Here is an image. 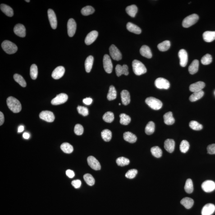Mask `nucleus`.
<instances>
[{"label":"nucleus","mask_w":215,"mask_h":215,"mask_svg":"<svg viewBox=\"0 0 215 215\" xmlns=\"http://www.w3.org/2000/svg\"><path fill=\"white\" fill-rule=\"evenodd\" d=\"M87 162L90 167L93 169L98 171L101 169L100 163L95 157L92 156H89L87 158Z\"/></svg>","instance_id":"13"},{"label":"nucleus","mask_w":215,"mask_h":215,"mask_svg":"<svg viewBox=\"0 0 215 215\" xmlns=\"http://www.w3.org/2000/svg\"><path fill=\"white\" fill-rule=\"evenodd\" d=\"M132 67L134 73L137 75H141L147 72L145 66L141 61L134 60L132 62Z\"/></svg>","instance_id":"2"},{"label":"nucleus","mask_w":215,"mask_h":215,"mask_svg":"<svg viewBox=\"0 0 215 215\" xmlns=\"http://www.w3.org/2000/svg\"><path fill=\"white\" fill-rule=\"evenodd\" d=\"M115 71L117 76L120 77L122 75H124V70L122 66L120 65H117L116 67Z\"/></svg>","instance_id":"54"},{"label":"nucleus","mask_w":215,"mask_h":215,"mask_svg":"<svg viewBox=\"0 0 215 215\" xmlns=\"http://www.w3.org/2000/svg\"><path fill=\"white\" fill-rule=\"evenodd\" d=\"M164 148L169 153H172L175 148V142L173 139H168L166 140L164 143Z\"/></svg>","instance_id":"21"},{"label":"nucleus","mask_w":215,"mask_h":215,"mask_svg":"<svg viewBox=\"0 0 215 215\" xmlns=\"http://www.w3.org/2000/svg\"><path fill=\"white\" fill-rule=\"evenodd\" d=\"M6 103L9 108L14 113H19L21 111V103L16 98L12 97H9L6 100Z\"/></svg>","instance_id":"1"},{"label":"nucleus","mask_w":215,"mask_h":215,"mask_svg":"<svg viewBox=\"0 0 215 215\" xmlns=\"http://www.w3.org/2000/svg\"><path fill=\"white\" fill-rule=\"evenodd\" d=\"M163 118L165 123L166 125H171L175 123V120L172 116V112H169L165 114L163 116Z\"/></svg>","instance_id":"27"},{"label":"nucleus","mask_w":215,"mask_h":215,"mask_svg":"<svg viewBox=\"0 0 215 215\" xmlns=\"http://www.w3.org/2000/svg\"><path fill=\"white\" fill-rule=\"evenodd\" d=\"M189 126L194 130L199 131L203 128V125L196 121H192L189 123Z\"/></svg>","instance_id":"49"},{"label":"nucleus","mask_w":215,"mask_h":215,"mask_svg":"<svg viewBox=\"0 0 215 215\" xmlns=\"http://www.w3.org/2000/svg\"><path fill=\"white\" fill-rule=\"evenodd\" d=\"M126 28L129 31L135 34H139L142 32L141 29L139 27L131 22L128 23L127 24Z\"/></svg>","instance_id":"22"},{"label":"nucleus","mask_w":215,"mask_h":215,"mask_svg":"<svg viewBox=\"0 0 215 215\" xmlns=\"http://www.w3.org/2000/svg\"><path fill=\"white\" fill-rule=\"evenodd\" d=\"M207 151L208 154H215V144L210 145L207 147Z\"/></svg>","instance_id":"55"},{"label":"nucleus","mask_w":215,"mask_h":215,"mask_svg":"<svg viewBox=\"0 0 215 215\" xmlns=\"http://www.w3.org/2000/svg\"><path fill=\"white\" fill-rule=\"evenodd\" d=\"M101 136L102 139L104 141L109 142L112 139V132L108 129H105L102 131Z\"/></svg>","instance_id":"37"},{"label":"nucleus","mask_w":215,"mask_h":215,"mask_svg":"<svg viewBox=\"0 0 215 215\" xmlns=\"http://www.w3.org/2000/svg\"><path fill=\"white\" fill-rule=\"evenodd\" d=\"M171 46V43L169 40L165 41L158 45V49L161 52H165L168 50Z\"/></svg>","instance_id":"35"},{"label":"nucleus","mask_w":215,"mask_h":215,"mask_svg":"<svg viewBox=\"0 0 215 215\" xmlns=\"http://www.w3.org/2000/svg\"><path fill=\"white\" fill-rule=\"evenodd\" d=\"M119 105H121V104H120V103H119Z\"/></svg>","instance_id":"64"},{"label":"nucleus","mask_w":215,"mask_h":215,"mask_svg":"<svg viewBox=\"0 0 215 215\" xmlns=\"http://www.w3.org/2000/svg\"><path fill=\"white\" fill-rule=\"evenodd\" d=\"M179 57L180 59V66L182 67L186 66L188 61V54L184 49H180L179 52Z\"/></svg>","instance_id":"14"},{"label":"nucleus","mask_w":215,"mask_h":215,"mask_svg":"<svg viewBox=\"0 0 215 215\" xmlns=\"http://www.w3.org/2000/svg\"><path fill=\"white\" fill-rule=\"evenodd\" d=\"M117 97V92L116 89L113 85L110 87L108 94L107 96V99L109 101H112L116 99Z\"/></svg>","instance_id":"33"},{"label":"nucleus","mask_w":215,"mask_h":215,"mask_svg":"<svg viewBox=\"0 0 215 215\" xmlns=\"http://www.w3.org/2000/svg\"><path fill=\"white\" fill-rule=\"evenodd\" d=\"M94 9L91 6H87L82 9L81 12L84 16H88L93 14L94 12Z\"/></svg>","instance_id":"42"},{"label":"nucleus","mask_w":215,"mask_h":215,"mask_svg":"<svg viewBox=\"0 0 215 215\" xmlns=\"http://www.w3.org/2000/svg\"><path fill=\"white\" fill-rule=\"evenodd\" d=\"M121 102L125 105H127L130 102V93L127 90H123L121 93Z\"/></svg>","instance_id":"23"},{"label":"nucleus","mask_w":215,"mask_h":215,"mask_svg":"<svg viewBox=\"0 0 215 215\" xmlns=\"http://www.w3.org/2000/svg\"><path fill=\"white\" fill-rule=\"evenodd\" d=\"M138 7L135 5H133L128 6L125 9L127 13L131 17H134L138 12Z\"/></svg>","instance_id":"32"},{"label":"nucleus","mask_w":215,"mask_h":215,"mask_svg":"<svg viewBox=\"0 0 215 215\" xmlns=\"http://www.w3.org/2000/svg\"><path fill=\"white\" fill-rule=\"evenodd\" d=\"M212 61V56L209 54H207L202 57L201 63L204 65H208L210 64Z\"/></svg>","instance_id":"50"},{"label":"nucleus","mask_w":215,"mask_h":215,"mask_svg":"<svg viewBox=\"0 0 215 215\" xmlns=\"http://www.w3.org/2000/svg\"><path fill=\"white\" fill-rule=\"evenodd\" d=\"M199 19V16L196 14H192L185 18L183 20L182 25L184 28H188L196 23Z\"/></svg>","instance_id":"5"},{"label":"nucleus","mask_w":215,"mask_h":215,"mask_svg":"<svg viewBox=\"0 0 215 215\" xmlns=\"http://www.w3.org/2000/svg\"><path fill=\"white\" fill-rule=\"evenodd\" d=\"M14 32L16 35L22 38L25 37L26 34L25 27L23 25L20 24H16L15 26L14 27Z\"/></svg>","instance_id":"19"},{"label":"nucleus","mask_w":215,"mask_h":215,"mask_svg":"<svg viewBox=\"0 0 215 215\" xmlns=\"http://www.w3.org/2000/svg\"><path fill=\"white\" fill-rule=\"evenodd\" d=\"M68 97L67 94L65 93H61L59 94L53 99L52 100L51 103L54 105L62 104L65 103L67 101Z\"/></svg>","instance_id":"9"},{"label":"nucleus","mask_w":215,"mask_h":215,"mask_svg":"<svg viewBox=\"0 0 215 215\" xmlns=\"http://www.w3.org/2000/svg\"><path fill=\"white\" fill-rule=\"evenodd\" d=\"M1 46L4 51L9 54H12L16 53L18 50L16 45L10 41H4L2 42Z\"/></svg>","instance_id":"3"},{"label":"nucleus","mask_w":215,"mask_h":215,"mask_svg":"<svg viewBox=\"0 0 215 215\" xmlns=\"http://www.w3.org/2000/svg\"><path fill=\"white\" fill-rule=\"evenodd\" d=\"M71 184L75 189H78L81 186V182L79 180H74L72 182Z\"/></svg>","instance_id":"56"},{"label":"nucleus","mask_w":215,"mask_h":215,"mask_svg":"<svg viewBox=\"0 0 215 215\" xmlns=\"http://www.w3.org/2000/svg\"><path fill=\"white\" fill-rule=\"evenodd\" d=\"M116 163L118 166L123 167L127 166L130 163V160L128 159L125 157H120L118 158L116 161Z\"/></svg>","instance_id":"46"},{"label":"nucleus","mask_w":215,"mask_h":215,"mask_svg":"<svg viewBox=\"0 0 215 215\" xmlns=\"http://www.w3.org/2000/svg\"><path fill=\"white\" fill-rule=\"evenodd\" d=\"M93 102V99L90 98H86L83 100V102L84 104L88 105H90Z\"/></svg>","instance_id":"58"},{"label":"nucleus","mask_w":215,"mask_h":215,"mask_svg":"<svg viewBox=\"0 0 215 215\" xmlns=\"http://www.w3.org/2000/svg\"><path fill=\"white\" fill-rule=\"evenodd\" d=\"M205 87V84L203 81H198L197 82L192 84L189 87V89L190 91L195 93V92L200 91L202 90Z\"/></svg>","instance_id":"20"},{"label":"nucleus","mask_w":215,"mask_h":215,"mask_svg":"<svg viewBox=\"0 0 215 215\" xmlns=\"http://www.w3.org/2000/svg\"><path fill=\"white\" fill-rule=\"evenodd\" d=\"M5 121L4 116L2 112H0V125H3Z\"/></svg>","instance_id":"60"},{"label":"nucleus","mask_w":215,"mask_h":215,"mask_svg":"<svg viewBox=\"0 0 215 215\" xmlns=\"http://www.w3.org/2000/svg\"><path fill=\"white\" fill-rule=\"evenodd\" d=\"M203 95H204V92L203 90L199 92H195L190 96L189 97V100L191 102H195L201 98Z\"/></svg>","instance_id":"34"},{"label":"nucleus","mask_w":215,"mask_h":215,"mask_svg":"<svg viewBox=\"0 0 215 215\" xmlns=\"http://www.w3.org/2000/svg\"><path fill=\"white\" fill-rule=\"evenodd\" d=\"M156 87L159 89H168L170 87V84L168 80L163 78H158L155 82Z\"/></svg>","instance_id":"8"},{"label":"nucleus","mask_w":215,"mask_h":215,"mask_svg":"<svg viewBox=\"0 0 215 215\" xmlns=\"http://www.w3.org/2000/svg\"><path fill=\"white\" fill-rule=\"evenodd\" d=\"M203 39L205 41L211 42L215 39V31H206L203 33Z\"/></svg>","instance_id":"26"},{"label":"nucleus","mask_w":215,"mask_h":215,"mask_svg":"<svg viewBox=\"0 0 215 215\" xmlns=\"http://www.w3.org/2000/svg\"><path fill=\"white\" fill-rule=\"evenodd\" d=\"M39 116L41 119L48 122H53L55 118L53 112L48 111H42L39 114Z\"/></svg>","instance_id":"10"},{"label":"nucleus","mask_w":215,"mask_h":215,"mask_svg":"<svg viewBox=\"0 0 215 215\" xmlns=\"http://www.w3.org/2000/svg\"><path fill=\"white\" fill-rule=\"evenodd\" d=\"M114 118V114L112 112H107L103 116V119L105 122L111 123L113 121Z\"/></svg>","instance_id":"48"},{"label":"nucleus","mask_w":215,"mask_h":215,"mask_svg":"<svg viewBox=\"0 0 215 215\" xmlns=\"http://www.w3.org/2000/svg\"><path fill=\"white\" fill-rule=\"evenodd\" d=\"M190 147L189 142L186 140H184L182 141L180 145V149L181 152L186 153L188 152Z\"/></svg>","instance_id":"47"},{"label":"nucleus","mask_w":215,"mask_h":215,"mask_svg":"<svg viewBox=\"0 0 215 215\" xmlns=\"http://www.w3.org/2000/svg\"><path fill=\"white\" fill-rule=\"evenodd\" d=\"M120 123L121 125H127L130 123L131 119L130 116L126 114L122 113L120 115Z\"/></svg>","instance_id":"40"},{"label":"nucleus","mask_w":215,"mask_h":215,"mask_svg":"<svg viewBox=\"0 0 215 215\" xmlns=\"http://www.w3.org/2000/svg\"><path fill=\"white\" fill-rule=\"evenodd\" d=\"M84 180L88 185L92 186L95 183V180L91 175L90 174H86L84 176Z\"/></svg>","instance_id":"44"},{"label":"nucleus","mask_w":215,"mask_h":215,"mask_svg":"<svg viewBox=\"0 0 215 215\" xmlns=\"http://www.w3.org/2000/svg\"><path fill=\"white\" fill-rule=\"evenodd\" d=\"M24 127L23 125H20L18 128V132L19 133L22 132L24 131Z\"/></svg>","instance_id":"62"},{"label":"nucleus","mask_w":215,"mask_h":215,"mask_svg":"<svg viewBox=\"0 0 215 215\" xmlns=\"http://www.w3.org/2000/svg\"><path fill=\"white\" fill-rule=\"evenodd\" d=\"M61 149L64 153H71L73 151V148L72 145L68 143H64L61 145L60 146Z\"/></svg>","instance_id":"36"},{"label":"nucleus","mask_w":215,"mask_h":215,"mask_svg":"<svg viewBox=\"0 0 215 215\" xmlns=\"http://www.w3.org/2000/svg\"><path fill=\"white\" fill-rule=\"evenodd\" d=\"M26 1V2H30V0H29V1H27V0H26V1Z\"/></svg>","instance_id":"63"},{"label":"nucleus","mask_w":215,"mask_h":215,"mask_svg":"<svg viewBox=\"0 0 215 215\" xmlns=\"http://www.w3.org/2000/svg\"><path fill=\"white\" fill-rule=\"evenodd\" d=\"M65 69L63 66H59L54 70L52 73V77L55 79H59L62 77L65 73Z\"/></svg>","instance_id":"18"},{"label":"nucleus","mask_w":215,"mask_h":215,"mask_svg":"<svg viewBox=\"0 0 215 215\" xmlns=\"http://www.w3.org/2000/svg\"><path fill=\"white\" fill-rule=\"evenodd\" d=\"M215 211V206L212 203H207L203 207L202 210V215H211Z\"/></svg>","instance_id":"17"},{"label":"nucleus","mask_w":215,"mask_h":215,"mask_svg":"<svg viewBox=\"0 0 215 215\" xmlns=\"http://www.w3.org/2000/svg\"><path fill=\"white\" fill-rule=\"evenodd\" d=\"M145 102L151 108L154 110L160 109L162 106L161 101L153 97L147 98L145 100Z\"/></svg>","instance_id":"4"},{"label":"nucleus","mask_w":215,"mask_h":215,"mask_svg":"<svg viewBox=\"0 0 215 215\" xmlns=\"http://www.w3.org/2000/svg\"><path fill=\"white\" fill-rule=\"evenodd\" d=\"M138 171L135 169H132L128 171L125 174V177L130 179H134L136 176Z\"/></svg>","instance_id":"52"},{"label":"nucleus","mask_w":215,"mask_h":215,"mask_svg":"<svg viewBox=\"0 0 215 215\" xmlns=\"http://www.w3.org/2000/svg\"><path fill=\"white\" fill-rule=\"evenodd\" d=\"M78 112L79 114L84 116H86L89 114V111L87 108L79 106L77 108Z\"/></svg>","instance_id":"51"},{"label":"nucleus","mask_w":215,"mask_h":215,"mask_svg":"<svg viewBox=\"0 0 215 215\" xmlns=\"http://www.w3.org/2000/svg\"><path fill=\"white\" fill-rule=\"evenodd\" d=\"M84 131V128L82 125L80 124H77L74 128V132L76 135H82Z\"/></svg>","instance_id":"53"},{"label":"nucleus","mask_w":215,"mask_h":215,"mask_svg":"<svg viewBox=\"0 0 215 215\" xmlns=\"http://www.w3.org/2000/svg\"><path fill=\"white\" fill-rule=\"evenodd\" d=\"M110 55L113 60L119 61L122 58V55L119 50L114 45H112L109 48Z\"/></svg>","instance_id":"7"},{"label":"nucleus","mask_w":215,"mask_h":215,"mask_svg":"<svg viewBox=\"0 0 215 215\" xmlns=\"http://www.w3.org/2000/svg\"><path fill=\"white\" fill-rule=\"evenodd\" d=\"M123 137L125 141L130 143H135L137 139L135 134L129 131L125 132L124 133Z\"/></svg>","instance_id":"25"},{"label":"nucleus","mask_w":215,"mask_h":215,"mask_svg":"<svg viewBox=\"0 0 215 215\" xmlns=\"http://www.w3.org/2000/svg\"><path fill=\"white\" fill-rule=\"evenodd\" d=\"M202 188L206 193H210L215 189V183L212 180H206L202 184Z\"/></svg>","instance_id":"12"},{"label":"nucleus","mask_w":215,"mask_h":215,"mask_svg":"<svg viewBox=\"0 0 215 215\" xmlns=\"http://www.w3.org/2000/svg\"><path fill=\"white\" fill-rule=\"evenodd\" d=\"M98 36V32L96 30L92 31L87 36L85 43L87 45H90L95 41Z\"/></svg>","instance_id":"16"},{"label":"nucleus","mask_w":215,"mask_h":215,"mask_svg":"<svg viewBox=\"0 0 215 215\" xmlns=\"http://www.w3.org/2000/svg\"><path fill=\"white\" fill-rule=\"evenodd\" d=\"M38 67L36 65L32 64L31 66L30 69V75L32 79L35 80L38 76Z\"/></svg>","instance_id":"45"},{"label":"nucleus","mask_w":215,"mask_h":215,"mask_svg":"<svg viewBox=\"0 0 215 215\" xmlns=\"http://www.w3.org/2000/svg\"><path fill=\"white\" fill-rule=\"evenodd\" d=\"M140 53L142 56L147 58L150 59L152 57V51L147 46H143L141 47L140 49Z\"/></svg>","instance_id":"24"},{"label":"nucleus","mask_w":215,"mask_h":215,"mask_svg":"<svg viewBox=\"0 0 215 215\" xmlns=\"http://www.w3.org/2000/svg\"><path fill=\"white\" fill-rule=\"evenodd\" d=\"M180 203L183 205L187 209L191 208L194 205V200L189 197H185L183 198L180 201Z\"/></svg>","instance_id":"28"},{"label":"nucleus","mask_w":215,"mask_h":215,"mask_svg":"<svg viewBox=\"0 0 215 215\" xmlns=\"http://www.w3.org/2000/svg\"><path fill=\"white\" fill-rule=\"evenodd\" d=\"M198 68H199V61L197 60H194L189 67V73L192 75L196 73L198 71Z\"/></svg>","instance_id":"30"},{"label":"nucleus","mask_w":215,"mask_h":215,"mask_svg":"<svg viewBox=\"0 0 215 215\" xmlns=\"http://www.w3.org/2000/svg\"><path fill=\"white\" fill-rule=\"evenodd\" d=\"M67 32L69 36L73 37L76 32L77 24L75 20L73 19H69L67 22Z\"/></svg>","instance_id":"11"},{"label":"nucleus","mask_w":215,"mask_h":215,"mask_svg":"<svg viewBox=\"0 0 215 215\" xmlns=\"http://www.w3.org/2000/svg\"><path fill=\"white\" fill-rule=\"evenodd\" d=\"M1 10L2 12L9 17H12L14 15L13 10L10 6L5 4H1Z\"/></svg>","instance_id":"29"},{"label":"nucleus","mask_w":215,"mask_h":215,"mask_svg":"<svg viewBox=\"0 0 215 215\" xmlns=\"http://www.w3.org/2000/svg\"><path fill=\"white\" fill-rule=\"evenodd\" d=\"M23 137L25 139H29L30 138V134L28 133L25 132L23 134Z\"/></svg>","instance_id":"61"},{"label":"nucleus","mask_w":215,"mask_h":215,"mask_svg":"<svg viewBox=\"0 0 215 215\" xmlns=\"http://www.w3.org/2000/svg\"><path fill=\"white\" fill-rule=\"evenodd\" d=\"M155 130V125L152 121H149L145 128V132L147 135H150L154 132Z\"/></svg>","instance_id":"38"},{"label":"nucleus","mask_w":215,"mask_h":215,"mask_svg":"<svg viewBox=\"0 0 215 215\" xmlns=\"http://www.w3.org/2000/svg\"><path fill=\"white\" fill-rule=\"evenodd\" d=\"M67 176L70 178H73L75 176V174L74 171L72 170L69 169L67 170L66 171Z\"/></svg>","instance_id":"57"},{"label":"nucleus","mask_w":215,"mask_h":215,"mask_svg":"<svg viewBox=\"0 0 215 215\" xmlns=\"http://www.w3.org/2000/svg\"><path fill=\"white\" fill-rule=\"evenodd\" d=\"M124 70V75H128L129 74L128 67L126 65H124L122 66Z\"/></svg>","instance_id":"59"},{"label":"nucleus","mask_w":215,"mask_h":215,"mask_svg":"<svg viewBox=\"0 0 215 215\" xmlns=\"http://www.w3.org/2000/svg\"><path fill=\"white\" fill-rule=\"evenodd\" d=\"M103 63L105 71L108 73H111L113 69V65L111 59L108 55L106 54L104 56Z\"/></svg>","instance_id":"6"},{"label":"nucleus","mask_w":215,"mask_h":215,"mask_svg":"<svg viewBox=\"0 0 215 215\" xmlns=\"http://www.w3.org/2000/svg\"><path fill=\"white\" fill-rule=\"evenodd\" d=\"M151 153L156 158H160L162 155V151L158 146H155L151 148Z\"/></svg>","instance_id":"43"},{"label":"nucleus","mask_w":215,"mask_h":215,"mask_svg":"<svg viewBox=\"0 0 215 215\" xmlns=\"http://www.w3.org/2000/svg\"><path fill=\"white\" fill-rule=\"evenodd\" d=\"M185 190L188 194H191L194 190L193 181L191 179H188L186 182Z\"/></svg>","instance_id":"39"},{"label":"nucleus","mask_w":215,"mask_h":215,"mask_svg":"<svg viewBox=\"0 0 215 215\" xmlns=\"http://www.w3.org/2000/svg\"><path fill=\"white\" fill-rule=\"evenodd\" d=\"M14 79L15 81L18 83L21 86L25 87L26 86V82L22 77L19 74H15L14 75Z\"/></svg>","instance_id":"41"},{"label":"nucleus","mask_w":215,"mask_h":215,"mask_svg":"<svg viewBox=\"0 0 215 215\" xmlns=\"http://www.w3.org/2000/svg\"><path fill=\"white\" fill-rule=\"evenodd\" d=\"M48 14L49 20L51 27L53 29H56L57 27V20L56 15L53 10L48 9Z\"/></svg>","instance_id":"15"},{"label":"nucleus","mask_w":215,"mask_h":215,"mask_svg":"<svg viewBox=\"0 0 215 215\" xmlns=\"http://www.w3.org/2000/svg\"><path fill=\"white\" fill-rule=\"evenodd\" d=\"M94 62V57L93 56H90L87 57L85 61V68L87 73L90 72Z\"/></svg>","instance_id":"31"}]
</instances>
